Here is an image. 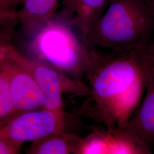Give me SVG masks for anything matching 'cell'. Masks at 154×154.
Wrapping results in <instances>:
<instances>
[{"instance_id":"8","label":"cell","mask_w":154,"mask_h":154,"mask_svg":"<svg viewBox=\"0 0 154 154\" xmlns=\"http://www.w3.org/2000/svg\"><path fill=\"white\" fill-rule=\"evenodd\" d=\"M146 90L143 103L134 116L123 125L116 128L132 135L151 149L154 147V72Z\"/></svg>"},{"instance_id":"17","label":"cell","mask_w":154,"mask_h":154,"mask_svg":"<svg viewBox=\"0 0 154 154\" xmlns=\"http://www.w3.org/2000/svg\"><path fill=\"white\" fill-rule=\"evenodd\" d=\"M146 50L149 55L151 57L154 61V41H152L149 45L146 46Z\"/></svg>"},{"instance_id":"3","label":"cell","mask_w":154,"mask_h":154,"mask_svg":"<svg viewBox=\"0 0 154 154\" xmlns=\"http://www.w3.org/2000/svg\"><path fill=\"white\" fill-rule=\"evenodd\" d=\"M32 35L29 48L33 59L82 80L92 65L95 50L79 41L68 24L50 20Z\"/></svg>"},{"instance_id":"15","label":"cell","mask_w":154,"mask_h":154,"mask_svg":"<svg viewBox=\"0 0 154 154\" xmlns=\"http://www.w3.org/2000/svg\"><path fill=\"white\" fill-rule=\"evenodd\" d=\"M26 0H0V11H16V8Z\"/></svg>"},{"instance_id":"7","label":"cell","mask_w":154,"mask_h":154,"mask_svg":"<svg viewBox=\"0 0 154 154\" xmlns=\"http://www.w3.org/2000/svg\"><path fill=\"white\" fill-rule=\"evenodd\" d=\"M62 16L79 31L85 43L88 34L104 13L110 0H62Z\"/></svg>"},{"instance_id":"12","label":"cell","mask_w":154,"mask_h":154,"mask_svg":"<svg viewBox=\"0 0 154 154\" xmlns=\"http://www.w3.org/2000/svg\"><path fill=\"white\" fill-rule=\"evenodd\" d=\"M110 130H97L83 138L78 154H108Z\"/></svg>"},{"instance_id":"4","label":"cell","mask_w":154,"mask_h":154,"mask_svg":"<svg viewBox=\"0 0 154 154\" xmlns=\"http://www.w3.org/2000/svg\"><path fill=\"white\" fill-rule=\"evenodd\" d=\"M0 50L32 76L44 96L45 109L65 111L63 94L86 97L90 94L82 80L69 77L44 62L29 58L8 41L0 42Z\"/></svg>"},{"instance_id":"13","label":"cell","mask_w":154,"mask_h":154,"mask_svg":"<svg viewBox=\"0 0 154 154\" xmlns=\"http://www.w3.org/2000/svg\"><path fill=\"white\" fill-rule=\"evenodd\" d=\"M17 114L11 100L9 83L0 54V125Z\"/></svg>"},{"instance_id":"10","label":"cell","mask_w":154,"mask_h":154,"mask_svg":"<svg viewBox=\"0 0 154 154\" xmlns=\"http://www.w3.org/2000/svg\"><path fill=\"white\" fill-rule=\"evenodd\" d=\"M83 138L66 131L56 132L33 141L29 154H78Z\"/></svg>"},{"instance_id":"18","label":"cell","mask_w":154,"mask_h":154,"mask_svg":"<svg viewBox=\"0 0 154 154\" xmlns=\"http://www.w3.org/2000/svg\"><path fill=\"white\" fill-rule=\"evenodd\" d=\"M154 18V0H146Z\"/></svg>"},{"instance_id":"1","label":"cell","mask_w":154,"mask_h":154,"mask_svg":"<svg viewBox=\"0 0 154 154\" xmlns=\"http://www.w3.org/2000/svg\"><path fill=\"white\" fill-rule=\"evenodd\" d=\"M154 72V62L146 46L102 54L95 49L85 77L90 94L79 114L103 125L121 126L132 116Z\"/></svg>"},{"instance_id":"9","label":"cell","mask_w":154,"mask_h":154,"mask_svg":"<svg viewBox=\"0 0 154 154\" xmlns=\"http://www.w3.org/2000/svg\"><path fill=\"white\" fill-rule=\"evenodd\" d=\"M60 0H26L22 9L16 11V21L32 35L50 21Z\"/></svg>"},{"instance_id":"16","label":"cell","mask_w":154,"mask_h":154,"mask_svg":"<svg viewBox=\"0 0 154 154\" xmlns=\"http://www.w3.org/2000/svg\"><path fill=\"white\" fill-rule=\"evenodd\" d=\"M16 11H0V25H6L16 22Z\"/></svg>"},{"instance_id":"6","label":"cell","mask_w":154,"mask_h":154,"mask_svg":"<svg viewBox=\"0 0 154 154\" xmlns=\"http://www.w3.org/2000/svg\"><path fill=\"white\" fill-rule=\"evenodd\" d=\"M0 54L17 113L18 114L44 108V96L32 76L1 50Z\"/></svg>"},{"instance_id":"2","label":"cell","mask_w":154,"mask_h":154,"mask_svg":"<svg viewBox=\"0 0 154 154\" xmlns=\"http://www.w3.org/2000/svg\"><path fill=\"white\" fill-rule=\"evenodd\" d=\"M154 18L146 0H110L85 44L93 49L123 52L152 40Z\"/></svg>"},{"instance_id":"14","label":"cell","mask_w":154,"mask_h":154,"mask_svg":"<svg viewBox=\"0 0 154 154\" xmlns=\"http://www.w3.org/2000/svg\"><path fill=\"white\" fill-rule=\"evenodd\" d=\"M23 143L0 139V154H19Z\"/></svg>"},{"instance_id":"5","label":"cell","mask_w":154,"mask_h":154,"mask_svg":"<svg viewBox=\"0 0 154 154\" xmlns=\"http://www.w3.org/2000/svg\"><path fill=\"white\" fill-rule=\"evenodd\" d=\"M65 111L39 110L18 114L0 125V139L23 143L56 132L66 131Z\"/></svg>"},{"instance_id":"11","label":"cell","mask_w":154,"mask_h":154,"mask_svg":"<svg viewBox=\"0 0 154 154\" xmlns=\"http://www.w3.org/2000/svg\"><path fill=\"white\" fill-rule=\"evenodd\" d=\"M110 137L108 154H151V149L132 135L118 128L109 129Z\"/></svg>"}]
</instances>
